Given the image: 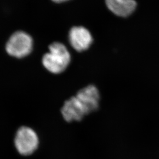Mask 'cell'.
<instances>
[{
    "mask_svg": "<svg viewBox=\"0 0 159 159\" xmlns=\"http://www.w3.org/2000/svg\"><path fill=\"white\" fill-rule=\"evenodd\" d=\"M71 56L66 47L60 43H54L49 47V52L43 58L44 67L53 74L63 72L69 65Z\"/></svg>",
    "mask_w": 159,
    "mask_h": 159,
    "instance_id": "obj_1",
    "label": "cell"
},
{
    "mask_svg": "<svg viewBox=\"0 0 159 159\" xmlns=\"http://www.w3.org/2000/svg\"><path fill=\"white\" fill-rule=\"evenodd\" d=\"M33 44L30 35L23 31H18L12 35L8 41L6 50L11 56L22 58L31 52Z\"/></svg>",
    "mask_w": 159,
    "mask_h": 159,
    "instance_id": "obj_2",
    "label": "cell"
},
{
    "mask_svg": "<svg viewBox=\"0 0 159 159\" xmlns=\"http://www.w3.org/2000/svg\"><path fill=\"white\" fill-rule=\"evenodd\" d=\"M15 145L20 153L29 156L33 153L39 147V136L33 129L28 127H23L17 131Z\"/></svg>",
    "mask_w": 159,
    "mask_h": 159,
    "instance_id": "obj_3",
    "label": "cell"
},
{
    "mask_svg": "<svg viewBox=\"0 0 159 159\" xmlns=\"http://www.w3.org/2000/svg\"><path fill=\"white\" fill-rule=\"evenodd\" d=\"M61 113L63 119L68 123L80 121L88 115L84 106L75 96L65 101L61 108Z\"/></svg>",
    "mask_w": 159,
    "mask_h": 159,
    "instance_id": "obj_4",
    "label": "cell"
},
{
    "mask_svg": "<svg viewBox=\"0 0 159 159\" xmlns=\"http://www.w3.org/2000/svg\"><path fill=\"white\" fill-rule=\"evenodd\" d=\"M75 96L82 102L88 114L96 111L99 108L100 94L95 85H87L81 89Z\"/></svg>",
    "mask_w": 159,
    "mask_h": 159,
    "instance_id": "obj_5",
    "label": "cell"
},
{
    "mask_svg": "<svg viewBox=\"0 0 159 159\" xmlns=\"http://www.w3.org/2000/svg\"><path fill=\"white\" fill-rule=\"evenodd\" d=\"M68 38L71 46L77 51L87 50L93 42V37L90 31L81 26L74 27L71 29Z\"/></svg>",
    "mask_w": 159,
    "mask_h": 159,
    "instance_id": "obj_6",
    "label": "cell"
},
{
    "mask_svg": "<svg viewBox=\"0 0 159 159\" xmlns=\"http://www.w3.org/2000/svg\"><path fill=\"white\" fill-rule=\"evenodd\" d=\"M106 3L111 11L120 17L130 16L137 7L135 0H106Z\"/></svg>",
    "mask_w": 159,
    "mask_h": 159,
    "instance_id": "obj_7",
    "label": "cell"
},
{
    "mask_svg": "<svg viewBox=\"0 0 159 159\" xmlns=\"http://www.w3.org/2000/svg\"><path fill=\"white\" fill-rule=\"evenodd\" d=\"M52 1L55 2H57V3H61V2H63L65 1H67L68 0H52Z\"/></svg>",
    "mask_w": 159,
    "mask_h": 159,
    "instance_id": "obj_8",
    "label": "cell"
}]
</instances>
